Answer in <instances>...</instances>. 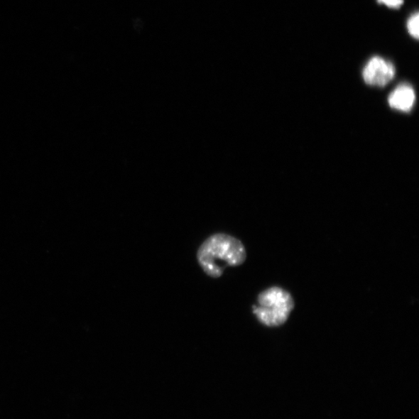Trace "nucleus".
Here are the masks:
<instances>
[{"label": "nucleus", "mask_w": 419, "mask_h": 419, "mask_svg": "<svg viewBox=\"0 0 419 419\" xmlns=\"http://www.w3.org/2000/svg\"><path fill=\"white\" fill-rule=\"evenodd\" d=\"M198 263L212 278H219L226 267L239 266L246 259L242 242L226 234H215L207 238L197 251Z\"/></svg>", "instance_id": "nucleus-1"}, {"label": "nucleus", "mask_w": 419, "mask_h": 419, "mask_svg": "<svg viewBox=\"0 0 419 419\" xmlns=\"http://www.w3.org/2000/svg\"><path fill=\"white\" fill-rule=\"evenodd\" d=\"M253 312L259 322L271 328L288 322L295 303L290 293L281 287H271L259 293Z\"/></svg>", "instance_id": "nucleus-2"}, {"label": "nucleus", "mask_w": 419, "mask_h": 419, "mask_svg": "<svg viewBox=\"0 0 419 419\" xmlns=\"http://www.w3.org/2000/svg\"><path fill=\"white\" fill-rule=\"evenodd\" d=\"M396 68L384 58L375 56L366 63L363 71V78L369 86L383 87L395 77Z\"/></svg>", "instance_id": "nucleus-3"}, {"label": "nucleus", "mask_w": 419, "mask_h": 419, "mask_svg": "<svg viewBox=\"0 0 419 419\" xmlns=\"http://www.w3.org/2000/svg\"><path fill=\"white\" fill-rule=\"evenodd\" d=\"M416 100L415 92L408 84H401L388 97L389 106L396 111L409 112L413 110Z\"/></svg>", "instance_id": "nucleus-4"}, {"label": "nucleus", "mask_w": 419, "mask_h": 419, "mask_svg": "<svg viewBox=\"0 0 419 419\" xmlns=\"http://www.w3.org/2000/svg\"><path fill=\"white\" fill-rule=\"evenodd\" d=\"M418 21L419 16L418 13H415L413 14L407 23V28L408 31L410 33V36L413 37L415 39H418Z\"/></svg>", "instance_id": "nucleus-5"}, {"label": "nucleus", "mask_w": 419, "mask_h": 419, "mask_svg": "<svg viewBox=\"0 0 419 419\" xmlns=\"http://www.w3.org/2000/svg\"><path fill=\"white\" fill-rule=\"evenodd\" d=\"M377 2L390 8H393V9H397L403 4L404 0H377Z\"/></svg>", "instance_id": "nucleus-6"}]
</instances>
